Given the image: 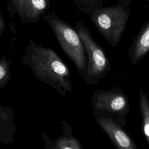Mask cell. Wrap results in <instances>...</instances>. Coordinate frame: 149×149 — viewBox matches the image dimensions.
<instances>
[{
    "mask_svg": "<svg viewBox=\"0 0 149 149\" xmlns=\"http://www.w3.org/2000/svg\"><path fill=\"white\" fill-rule=\"evenodd\" d=\"M20 62L29 66L38 80L55 88L62 96L73 91L68 66L51 47L37 44L29 38Z\"/></svg>",
    "mask_w": 149,
    "mask_h": 149,
    "instance_id": "6da1fadb",
    "label": "cell"
},
{
    "mask_svg": "<svg viewBox=\"0 0 149 149\" xmlns=\"http://www.w3.org/2000/svg\"><path fill=\"white\" fill-rule=\"evenodd\" d=\"M132 0H118L110 6H97L91 8L77 7L90 15L91 20L99 33L112 47L120 42L130 16Z\"/></svg>",
    "mask_w": 149,
    "mask_h": 149,
    "instance_id": "7a4b0ae2",
    "label": "cell"
},
{
    "mask_svg": "<svg viewBox=\"0 0 149 149\" xmlns=\"http://www.w3.org/2000/svg\"><path fill=\"white\" fill-rule=\"evenodd\" d=\"M42 17L48 22L61 49L73 62L83 77L86 73L87 55L82 41L74 27L61 19L55 11H48Z\"/></svg>",
    "mask_w": 149,
    "mask_h": 149,
    "instance_id": "3957f363",
    "label": "cell"
},
{
    "mask_svg": "<svg viewBox=\"0 0 149 149\" xmlns=\"http://www.w3.org/2000/svg\"><path fill=\"white\" fill-rule=\"evenodd\" d=\"M74 28L82 41L87 55V70L82 78L89 84H95L111 70L109 60L103 47L94 40L84 22L77 21Z\"/></svg>",
    "mask_w": 149,
    "mask_h": 149,
    "instance_id": "277c9868",
    "label": "cell"
},
{
    "mask_svg": "<svg viewBox=\"0 0 149 149\" xmlns=\"http://www.w3.org/2000/svg\"><path fill=\"white\" fill-rule=\"evenodd\" d=\"M91 102L94 117L109 118L126 126V117L130 106L128 96L122 90L114 87L109 90L94 91Z\"/></svg>",
    "mask_w": 149,
    "mask_h": 149,
    "instance_id": "5b68a950",
    "label": "cell"
},
{
    "mask_svg": "<svg viewBox=\"0 0 149 149\" xmlns=\"http://www.w3.org/2000/svg\"><path fill=\"white\" fill-rule=\"evenodd\" d=\"M97 124L108 136L116 149H138L124 127L111 119L94 117Z\"/></svg>",
    "mask_w": 149,
    "mask_h": 149,
    "instance_id": "8992f818",
    "label": "cell"
},
{
    "mask_svg": "<svg viewBox=\"0 0 149 149\" xmlns=\"http://www.w3.org/2000/svg\"><path fill=\"white\" fill-rule=\"evenodd\" d=\"M61 124L63 133L54 140L50 139L44 132H41L44 149H84L81 142L73 136L69 124L65 120L61 121Z\"/></svg>",
    "mask_w": 149,
    "mask_h": 149,
    "instance_id": "52a82bcc",
    "label": "cell"
},
{
    "mask_svg": "<svg viewBox=\"0 0 149 149\" xmlns=\"http://www.w3.org/2000/svg\"><path fill=\"white\" fill-rule=\"evenodd\" d=\"M149 52V17L134 38L129 51L130 62L137 65Z\"/></svg>",
    "mask_w": 149,
    "mask_h": 149,
    "instance_id": "ba28073f",
    "label": "cell"
},
{
    "mask_svg": "<svg viewBox=\"0 0 149 149\" xmlns=\"http://www.w3.org/2000/svg\"><path fill=\"white\" fill-rule=\"evenodd\" d=\"M13 119V110L9 107L0 104V143L4 145L12 143L17 133Z\"/></svg>",
    "mask_w": 149,
    "mask_h": 149,
    "instance_id": "9c48e42d",
    "label": "cell"
},
{
    "mask_svg": "<svg viewBox=\"0 0 149 149\" xmlns=\"http://www.w3.org/2000/svg\"><path fill=\"white\" fill-rule=\"evenodd\" d=\"M51 3L48 0H24L23 23H36L48 11Z\"/></svg>",
    "mask_w": 149,
    "mask_h": 149,
    "instance_id": "30bf717a",
    "label": "cell"
},
{
    "mask_svg": "<svg viewBox=\"0 0 149 149\" xmlns=\"http://www.w3.org/2000/svg\"><path fill=\"white\" fill-rule=\"evenodd\" d=\"M139 107L142 116V134L149 146V100L141 90L139 91Z\"/></svg>",
    "mask_w": 149,
    "mask_h": 149,
    "instance_id": "8fae6325",
    "label": "cell"
},
{
    "mask_svg": "<svg viewBox=\"0 0 149 149\" xmlns=\"http://www.w3.org/2000/svg\"><path fill=\"white\" fill-rule=\"evenodd\" d=\"M12 59L3 54L0 59V88L5 87L10 80Z\"/></svg>",
    "mask_w": 149,
    "mask_h": 149,
    "instance_id": "7c38bea8",
    "label": "cell"
},
{
    "mask_svg": "<svg viewBox=\"0 0 149 149\" xmlns=\"http://www.w3.org/2000/svg\"><path fill=\"white\" fill-rule=\"evenodd\" d=\"M24 0H7V9L10 18L17 14L21 20H23Z\"/></svg>",
    "mask_w": 149,
    "mask_h": 149,
    "instance_id": "4fadbf2b",
    "label": "cell"
},
{
    "mask_svg": "<svg viewBox=\"0 0 149 149\" xmlns=\"http://www.w3.org/2000/svg\"><path fill=\"white\" fill-rule=\"evenodd\" d=\"M77 7L91 8L103 6L109 0H72Z\"/></svg>",
    "mask_w": 149,
    "mask_h": 149,
    "instance_id": "5bb4252c",
    "label": "cell"
},
{
    "mask_svg": "<svg viewBox=\"0 0 149 149\" xmlns=\"http://www.w3.org/2000/svg\"><path fill=\"white\" fill-rule=\"evenodd\" d=\"M5 30H6V28H5V22H4L3 17L2 16L1 9H0V40L2 34L5 31Z\"/></svg>",
    "mask_w": 149,
    "mask_h": 149,
    "instance_id": "9a60e30c",
    "label": "cell"
},
{
    "mask_svg": "<svg viewBox=\"0 0 149 149\" xmlns=\"http://www.w3.org/2000/svg\"><path fill=\"white\" fill-rule=\"evenodd\" d=\"M146 1L147 2H148V3H149V0H146Z\"/></svg>",
    "mask_w": 149,
    "mask_h": 149,
    "instance_id": "2e32d148",
    "label": "cell"
},
{
    "mask_svg": "<svg viewBox=\"0 0 149 149\" xmlns=\"http://www.w3.org/2000/svg\"><path fill=\"white\" fill-rule=\"evenodd\" d=\"M48 1H49V2H50V1H51V0H48Z\"/></svg>",
    "mask_w": 149,
    "mask_h": 149,
    "instance_id": "e0dca14e",
    "label": "cell"
}]
</instances>
